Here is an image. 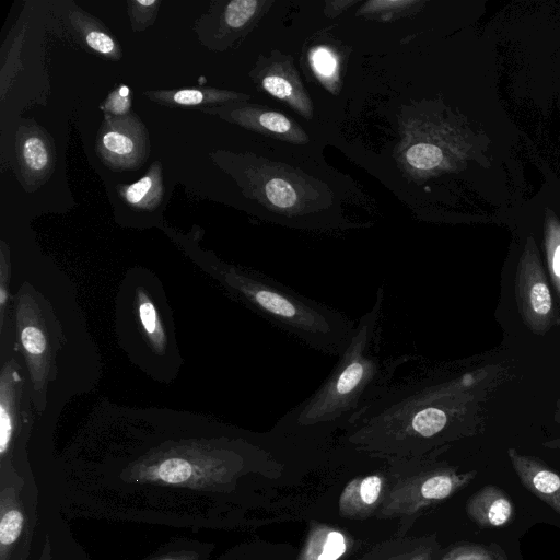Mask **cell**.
Segmentation results:
<instances>
[{"label": "cell", "mask_w": 560, "mask_h": 560, "mask_svg": "<svg viewBox=\"0 0 560 560\" xmlns=\"http://www.w3.org/2000/svg\"><path fill=\"white\" fill-rule=\"evenodd\" d=\"M499 364L451 373L429 370L392 385L343 430L354 450L389 460L424 457L479 431L490 393L504 381Z\"/></svg>", "instance_id": "cell-1"}, {"label": "cell", "mask_w": 560, "mask_h": 560, "mask_svg": "<svg viewBox=\"0 0 560 560\" xmlns=\"http://www.w3.org/2000/svg\"><path fill=\"white\" fill-rule=\"evenodd\" d=\"M384 288L357 322L346 351L329 375L306 399L284 413L271 435L295 441H320L354 423L392 386L397 370L419 357L384 355L382 315Z\"/></svg>", "instance_id": "cell-2"}, {"label": "cell", "mask_w": 560, "mask_h": 560, "mask_svg": "<svg viewBox=\"0 0 560 560\" xmlns=\"http://www.w3.org/2000/svg\"><path fill=\"white\" fill-rule=\"evenodd\" d=\"M218 275L243 303L308 348L339 358L351 342L357 322L338 310L257 271L225 266Z\"/></svg>", "instance_id": "cell-3"}, {"label": "cell", "mask_w": 560, "mask_h": 560, "mask_svg": "<svg viewBox=\"0 0 560 560\" xmlns=\"http://www.w3.org/2000/svg\"><path fill=\"white\" fill-rule=\"evenodd\" d=\"M242 456L229 448L190 440L153 450L126 470L137 483L219 490L231 483L243 468Z\"/></svg>", "instance_id": "cell-4"}, {"label": "cell", "mask_w": 560, "mask_h": 560, "mask_svg": "<svg viewBox=\"0 0 560 560\" xmlns=\"http://www.w3.org/2000/svg\"><path fill=\"white\" fill-rule=\"evenodd\" d=\"M445 450L407 459L416 470L398 480L384 495L378 508L380 517L412 516L448 499L475 479L476 470L458 471L447 464L434 463L435 457Z\"/></svg>", "instance_id": "cell-5"}, {"label": "cell", "mask_w": 560, "mask_h": 560, "mask_svg": "<svg viewBox=\"0 0 560 560\" xmlns=\"http://www.w3.org/2000/svg\"><path fill=\"white\" fill-rule=\"evenodd\" d=\"M36 487L0 474V560H27L36 524Z\"/></svg>", "instance_id": "cell-6"}, {"label": "cell", "mask_w": 560, "mask_h": 560, "mask_svg": "<svg viewBox=\"0 0 560 560\" xmlns=\"http://www.w3.org/2000/svg\"><path fill=\"white\" fill-rule=\"evenodd\" d=\"M514 295L522 322L533 334L544 336L560 325V312L532 236L527 238L518 258Z\"/></svg>", "instance_id": "cell-7"}, {"label": "cell", "mask_w": 560, "mask_h": 560, "mask_svg": "<svg viewBox=\"0 0 560 560\" xmlns=\"http://www.w3.org/2000/svg\"><path fill=\"white\" fill-rule=\"evenodd\" d=\"M15 318L18 338L33 388L42 394L52 371L55 348L44 312L30 292L19 295Z\"/></svg>", "instance_id": "cell-8"}, {"label": "cell", "mask_w": 560, "mask_h": 560, "mask_svg": "<svg viewBox=\"0 0 560 560\" xmlns=\"http://www.w3.org/2000/svg\"><path fill=\"white\" fill-rule=\"evenodd\" d=\"M96 152L113 171L137 170L150 153L148 131L132 113L125 116L104 114L96 138Z\"/></svg>", "instance_id": "cell-9"}, {"label": "cell", "mask_w": 560, "mask_h": 560, "mask_svg": "<svg viewBox=\"0 0 560 560\" xmlns=\"http://www.w3.org/2000/svg\"><path fill=\"white\" fill-rule=\"evenodd\" d=\"M16 158L23 183L37 188L50 177L55 167L52 140L37 125H21L16 138Z\"/></svg>", "instance_id": "cell-10"}, {"label": "cell", "mask_w": 560, "mask_h": 560, "mask_svg": "<svg viewBox=\"0 0 560 560\" xmlns=\"http://www.w3.org/2000/svg\"><path fill=\"white\" fill-rule=\"evenodd\" d=\"M14 359L3 364L0 376V474L19 472L12 464V451L19 421L21 376Z\"/></svg>", "instance_id": "cell-11"}, {"label": "cell", "mask_w": 560, "mask_h": 560, "mask_svg": "<svg viewBox=\"0 0 560 560\" xmlns=\"http://www.w3.org/2000/svg\"><path fill=\"white\" fill-rule=\"evenodd\" d=\"M508 457L521 483L560 514V475L536 456L508 448Z\"/></svg>", "instance_id": "cell-12"}, {"label": "cell", "mask_w": 560, "mask_h": 560, "mask_svg": "<svg viewBox=\"0 0 560 560\" xmlns=\"http://www.w3.org/2000/svg\"><path fill=\"white\" fill-rule=\"evenodd\" d=\"M385 482L382 474H370L350 480L339 497V514L355 520L371 516L383 501Z\"/></svg>", "instance_id": "cell-13"}, {"label": "cell", "mask_w": 560, "mask_h": 560, "mask_svg": "<svg viewBox=\"0 0 560 560\" xmlns=\"http://www.w3.org/2000/svg\"><path fill=\"white\" fill-rule=\"evenodd\" d=\"M466 513L482 528H498L508 525L513 520L515 508L502 489L488 485L468 499Z\"/></svg>", "instance_id": "cell-14"}, {"label": "cell", "mask_w": 560, "mask_h": 560, "mask_svg": "<svg viewBox=\"0 0 560 560\" xmlns=\"http://www.w3.org/2000/svg\"><path fill=\"white\" fill-rule=\"evenodd\" d=\"M118 194L124 202L132 209L141 211L156 209L164 195L161 163L153 162L139 180L119 186Z\"/></svg>", "instance_id": "cell-15"}, {"label": "cell", "mask_w": 560, "mask_h": 560, "mask_svg": "<svg viewBox=\"0 0 560 560\" xmlns=\"http://www.w3.org/2000/svg\"><path fill=\"white\" fill-rule=\"evenodd\" d=\"M348 546V538L341 530L325 524H312L299 560H339Z\"/></svg>", "instance_id": "cell-16"}, {"label": "cell", "mask_w": 560, "mask_h": 560, "mask_svg": "<svg viewBox=\"0 0 560 560\" xmlns=\"http://www.w3.org/2000/svg\"><path fill=\"white\" fill-rule=\"evenodd\" d=\"M232 120L260 129L294 142L306 141V136L284 115L256 108H237L229 113Z\"/></svg>", "instance_id": "cell-17"}, {"label": "cell", "mask_w": 560, "mask_h": 560, "mask_svg": "<svg viewBox=\"0 0 560 560\" xmlns=\"http://www.w3.org/2000/svg\"><path fill=\"white\" fill-rule=\"evenodd\" d=\"M150 100L170 107H196L244 98L234 92L219 89H180L144 92Z\"/></svg>", "instance_id": "cell-18"}, {"label": "cell", "mask_w": 560, "mask_h": 560, "mask_svg": "<svg viewBox=\"0 0 560 560\" xmlns=\"http://www.w3.org/2000/svg\"><path fill=\"white\" fill-rule=\"evenodd\" d=\"M135 306L137 320L147 342L155 353L164 354L167 336L163 323L154 302L141 287L136 290Z\"/></svg>", "instance_id": "cell-19"}, {"label": "cell", "mask_w": 560, "mask_h": 560, "mask_svg": "<svg viewBox=\"0 0 560 560\" xmlns=\"http://www.w3.org/2000/svg\"><path fill=\"white\" fill-rule=\"evenodd\" d=\"M71 22L90 49L110 59H120L121 52L118 43L97 20L84 12L77 11L71 15Z\"/></svg>", "instance_id": "cell-20"}, {"label": "cell", "mask_w": 560, "mask_h": 560, "mask_svg": "<svg viewBox=\"0 0 560 560\" xmlns=\"http://www.w3.org/2000/svg\"><path fill=\"white\" fill-rule=\"evenodd\" d=\"M544 247L548 276L560 300V221L551 211L545 214Z\"/></svg>", "instance_id": "cell-21"}, {"label": "cell", "mask_w": 560, "mask_h": 560, "mask_svg": "<svg viewBox=\"0 0 560 560\" xmlns=\"http://www.w3.org/2000/svg\"><path fill=\"white\" fill-rule=\"evenodd\" d=\"M264 89L271 95L287 101L292 106L296 107L300 112L308 115L312 109L306 97L302 94L300 88H296L287 75L279 73H270L264 77Z\"/></svg>", "instance_id": "cell-22"}, {"label": "cell", "mask_w": 560, "mask_h": 560, "mask_svg": "<svg viewBox=\"0 0 560 560\" xmlns=\"http://www.w3.org/2000/svg\"><path fill=\"white\" fill-rule=\"evenodd\" d=\"M405 158L411 167L421 172H432L445 165V153L442 148L429 142L412 144Z\"/></svg>", "instance_id": "cell-23"}, {"label": "cell", "mask_w": 560, "mask_h": 560, "mask_svg": "<svg viewBox=\"0 0 560 560\" xmlns=\"http://www.w3.org/2000/svg\"><path fill=\"white\" fill-rule=\"evenodd\" d=\"M209 555L205 544L182 539L165 545L143 560H208Z\"/></svg>", "instance_id": "cell-24"}, {"label": "cell", "mask_w": 560, "mask_h": 560, "mask_svg": "<svg viewBox=\"0 0 560 560\" xmlns=\"http://www.w3.org/2000/svg\"><path fill=\"white\" fill-rule=\"evenodd\" d=\"M259 2L256 0H234L229 2L221 13V28L238 30L255 15Z\"/></svg>", "instance_id": "cell-25"}, {"label": "cell", "mask_w": 560, "mask_h": 560, "mask_svg": "<svg viewBox=\"0 0 560 560\" xmlns=\"http://www.w3.org/2000/svg\"><path fill=\"white\" fill-rule=\"evenodd\" d=\"M311 65L316 75L326 84H331L338 78V60L334 52L326 47H316L310 55Z\"/></svg>", "instance_id": "cell-26"}, {"label": "cell", "mask_w": 560, "mask_h": 560, "mask_svg": "<svg viewBox=\"0 0 560 560\" xmlns=\"http://www.w3.org/2000/svg\"><path fill=\"white\" fill-rule=\"evenodd\" d=\"M160 3V0L127 1L132 30L143 31L150 26L155 21Z\"/></svg>", "instance_id": "cell-27"}, {"label": "cell", "mask_w": 560, "mask_h": 560, "mask_svg": "<svg viewBox=\"0 0 560 560\" xmlns=\"http://www.w3.org/2000/svg\"><path fill=\"white\" fill-rule=\"evenodd\" d=\"M267 199L279 209H290L296 202L294 188L281 178H272L265 185Z\"/></svg>", "instance_id": "cell-28"}, {"label": "cell", "mask_w": 560, "mask_h": 560, "mask_svg": "<svg viewBox=\"0 0 560 560\" xmlns=\"http://www.w3.org/2000/svg\"><path fill=\"white\" fill-rule=\"evenodd\" d=\"M129 86L121 84L112 91L101 105L104 114L112 116H125L130 113L131 95Z\"/></svg>", "instance_id": "cell-29"}, {"label": "cell", "mask_w": 560, "mask_h": 560, "mask_svg": "<svg viewBox=\"0 0 560 560\" xmlns=\"http://www.w3.org/2000/svg\"><path fill=\"white\" fill-rule=\"evenodd\" d=\"M0 257V328L2 329L4 312L9 299L10 280V260L5 256V244L3 242Z\"/></svg>", "instance_id": "cell-30"}, {"label": "cell", "mask_w": 560, "mask_h": 560, "mask_svg": "<svg viewBox=\"0 0 560 560\" xmlns=\"http://www.w3.org/2000/svg\"><path fill=\"white\" fill-rule=\"evenodd\" d=\"M443 560H494L491 552L477 545L460 546L448 552Z\"/></svg>", "instance_id": "cell-31"}, {"label": "cell", "mask_w": 560, "mask_h": 560, "mask_svg": "<svg viewBox=\"0 0 560 560\" xmlns=\"http://www.w3.org/2000/svg\"><path fill=\"white\" fill-rule=\"evenodd\" d=\"M415 1H388V0H377V1H370L364 4L362 8V12L364 13H374L378 11H385V10H394L399 8H405L411 4H415Z\"/></svg>", "instance_id": "cell-32"}, {"label": "cell", "mask_w": 560, "mask_h": 560, "mask_svg": "<svg viewBox=\"0 0 560 560\" xmlns=\"http://www.w3.org/2000/svg\"><path fill=\"white\" fill-rule=\"evenodd\" d=\"M553 421L560 424V401L557 404V408L553 412ZM542 446L550 450H560V438L548 440L542 443Z\"/></svg>", "instance_id": "cell-33"}, {"label": "cell", "mask_w": 560, "mask_h": 560, "mask_svg": "<svg viewBox=\"0 0 560 560\" xmlns=\"http://www.w3.org/2000/svg\"><path fill=\"white\" fill-rule=\"evenodd\" d=\"M489 551L491 552L494 560H510L505 551L497 542L490 544Z\"/></svg>", "instance_id": "cell-34"}, {"label": "cell", "mask_w": 560, "mask_h": 560, "mask_svg": "<svg viewBox=\"0 0 560 560\" xmlns=\"http://www.w3.org/2000/svg\"><path fill=\"white\" fill-rule=\"evenodd\" d=\"M39 560H55L50 555L49 540L47 539L46 545L43 549V552L39 557Z\"/></svg>", "instance_id": "cell-35"}, {"label": "cell", "mask_w": 560, "mask_h": 560, "mask_svg": "<svg viewBox=\"0 0 560 560\" xmlns=\"http://www.w3.org/2000/svg\"><path fill=\"white\" fill-rule=\"evenodd\" d=\"M428 556H429L428 553L421 552L419 555H413L411 557H407L404 560H427Z\"/></svg>", "instance_id": "cell-36"}]
</instances>
